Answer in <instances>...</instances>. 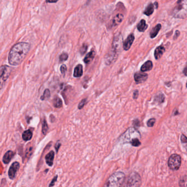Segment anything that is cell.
<instances>
[{"label": "cell", "instance_id": "1", "mask_svg": "<svg viewBox=\"0 0 187 187\" xmlns=\"http://www.w3.org/2000/svg\"><path fill=\"white\" fill-rule=\"evenodd\" d=\"M30 45L28 43H19L12 47L8 55V62L12 65H18L25 59L29 51Z\"/></svg>", "mask_w": 187, "mask_h": 187}, {"label": "cell", "instance_id": "2", "mask_svg": "<svg viewBox=\"0 0 187 187\" xmlns=\"http://www.w3.org/2000/svg\"><path fill=\"white\" fill-rule=\"evenodd\" d=\"M125 177V174L122 172L113 173L106 181L103 187H121L123 184Z\"/></svg>", "mask_w": 187, "mask_h": 187}, {"label": "cell", "instance_id": "3", "mask_svg": "<svg viewBox=\"0 0 187 187\" xmlns=\"http://www.w3.org/2000/svg\"><path fill=\"white\" fill-rule=\"evenodd\" d=\"M172 14L177 18H184L187 16V1H178L173 8Z\"/></svg>", "mask_w": 187, "mask_h": 187}, {"label": "cell", "instance_id": "4", "mask_svg": "<svg viewBox=\"0 0 187 187\" xmlns=\"http://www.w3.org/2000/svg\"><path fill=\"white\" fill-rule=\"evenodd\" d=\"M140 136L139 132L134 128H130L119 138L120 141L124 143H130L134 139Z\"/></svg>", "mask_w": 187, "mask_h": 187}, {"label": "cell", "instance_id": "5", "mask_svg": "<svg viewBox=\"0 0 187 187\" xmlns=\"http://www.w3.org/2000/svg\"><path fill=\"white\" fill-rule=\"evenodd\" d=\"M141 184V179L138 173L133 172L131 173L127 178L125 187H139Z\"/></svg>", "mask_w": 187, "mask_h": 187}, {"label": "cell", "instance_id": "6", "mask_svg": "<svg viewBox=\"0 0 187 187\" xmlns=\"http://www.w3.org/2000/svg\"><path fill=\"white\" fill-rule=\"evenodd\" d=\"M12 69L7 65H2L0 67V89L3 88L4 85L11 74Z\"/></svg>", "mask_w": 187, "mask_h": 187}, {"label": "cell", "instance_id": "7", "mask_svg": "<svg viewBox=\"0 0 187 187\" xmlns=\"http://www.w3.org/2000/svg\"><path fill=\"white\" fill-rule=\"evenodd\" d=\"M181 164V158L178 154H173L170 157L169 160V166L170 169L177 170L179 169Z\"/></svg>", "mask_w": 187, "mask_h": 187}, {"label": "cell", "instance_id": "8", "mask_svg": "<svg viewBox=\"0 0 187 187\" xmlns=\"http://www.w3.org/2000/svg\"><path fill=\"white\" fill-rule=\"evenodd\" d=\"M122 41H123V37L120 33L118 35L115 36L113 40V43H112V50L118 52V51L120 49L121 46L122 45Z\"/></svg>", "mask_w": 187, "mask_h": 187}, {"label": "cell", "instance_id": "9", "mask_svg": "<svg viewBox=\"0 0 187 187\" xmlns=\"http://www.w3.org/2000/svg\"><path fill=\"white\" fill-rule=\"evenodd\" d=\"M117 57L118 52L112 49L109 53L106 54L105 56V63L107 65H110L116 60Z\"/></svg>", "mask_w": 187, "mask_h": 187}, {"label": "cell", "instance_id": "10", "mask_svg": "<svg viewBox=\"0 0 187 187\" xmlns=\"http://www.w3.org/2000/svg\"><path fill=\"white\" fill-rule=\"evenodd\" d=\"M20 167V164L18 162H14L12 164V165H11L9 171H8V176L9 178L11 180H13L15 175L16 173L18 171V169H19Z\"/></svg>", "mask_w": 187, "mask_h": 187}, {"label": "cell", "instance_id": "11", "mask_svg": "<svg viewBox=\"0 0 187 187\" xmlns=\"http://www.w3.org/2000/svg\"><path fill=\"white\" fill-rule=\"evenodd\" d=\"M148 78V75L143 72H138L134 75L135 81L136 83L140 84L146 81Z\"/></svg>", "mask_w": 187, "mask_h": 187}, {"label": "cell", "instance_id": "12", "mask_svg": "<svg viewBox=\"0 0 187 187\" xmlns=\"http://www.w3.org/2000/svg\"><path fill=\"white\" fill-rule=\"evenodd\" d=\"M135 40V36L134 34H131L130 35L127 36V38L124 41L123 44V49L125 51H127L130 48L131 46L132 43H134Z\"/></svg>", "mask_w": 187, "mask_h": 187}, {"label": "cell", "instance_id": "13", "mask_svg": "<svg viewBox=\"0 0 187 187\" xmlns=\"http://www.w3.org/2000/svg\"><path fill=\"white\" fill-rule=\"evenodd\" d=\"M165 51V47L162 45L159 46L156 48L154 51V56L156 59H159L162 56Z\"/></svg>", "mask_w": 187, "mask_h": 187}, {"label": "cell", "instance_id": "14", "mask_svg": "<svg viewBox=\"0 0 187 187\" xmlns=\"http://www.w3.org/2000/svg\"><path fill=\"white\" fill-rule=\"evenodd\" d=\"M14 153L11 150H9L6 152V153L4 154L3 158V162L5 164H8L11 161V160L13 158L14 156Z\"/></svg>", "mask_w": 187, "mask_h": 187}, {"label": "cell", "instance_id": "15", "mask_svg": "<svg viewBox=\"0 0 187 187\" xmlns=\"http://www.w3.org/2000/svg\"><path fill=\"white\" fill-rule=\"evenodd\" d=\"M95 52L94 50H92L89 53H88L84 59V62L85 63L89 64L92 60L94 59V57L95 56Z\"/></svg>", "mask_w": 187, "mask_h": 187}, {"label": "cell", "instance_id": "16", "mask_svg": "<svg viewBox=\"0 0 187 187\" xmlns=\"http://www.w3.org/2000/svg\"><path fill=\"white\" fill-rule=\"evenodd\" d=\"M83 67L81 64H78L74 68L73 76L74 78H80L83 75Z\"/></svg>", "mask_w": 187, "mask_h": 187}, {"label": "cell", "instance_id": "17", "mask_svg": "<svg viewBox=\"0 0 187 187\" xmlns=\"http://www.w3.org/2000/svg\"><path fill=\"white\" fill-rule=\"evenodd\" d=\"M54 158V152L53 151H51L48 154H47L45 159H46L47 164L49 166H53Z\"/></svg>", "mask_w": 187, "mask_h": 187}, {"label": "cell", "instance_id": "18", "mask_svg": "<svg viewBox=\"0 0 187 187\" xmlns=\"http://www.w3.org/2000/svg\"><path fill=\"white\" fill-rule=\"evenodd\" d=\"M152 68H153V63H152V61L148 60L142 65L141 70L142 72H145V71L152 70Z\"/></svg>", "mask_w": 187, "mask_h": 187}, {"label": "cell", "instance_id": "19", "mask_svg": "<svg viewBox=\"0 0 187 187\" xmlns=\"http://www.w3.org/2000/svg\"><path fill=\"white\" fill-rule=\"evenodd\" d=\"M162 28V25L160 24H158V25H156L154 28L152 29L151 32H150V37L153 39L155 37L156 35H158V34L159 33V31L160 30V29Z\"/></svg>", "mask_w": 187, "mask_h": 187}, {"label": "cell", "instance_id": "20", "mask_svg": "<svg viewBox=\"0 0 187 187\" xmlns=\"http://www.w3.org/2000/svg\"><path fill=\"white\" fill-rule=\"evenodd\" d=\"M124 19V15L122 14H118L116 17L113 18V24L114 26H117L119 25L121 22L123 21Z\"/></svg>", "mask_w": 187, "mask_h": 187}, {"label": "cell", "instance_id": "21", "mask_svg": "<svg viewBox=\"0 0 187 187\" xmlns=\"http://www.w3.org/2000/svg\"><path fill=\"white\" fill-rule=\"evenodd\" d=\"M148 25L146 24V21L144 19H142L140 23L138 24L137 28L138 30L140 32H144L147 29Z\"/></svg>", "mask_w": 187, "mask_h": 187}, {"label": "cell", "instance_id": "22", "mask_svg": "<svg viewBox=\"0 0 187 187\" xmlns=\"http://www.w3.org/2000/svg\"><path fill=\"white\" fill-rule=\"evenodd\" d=\"M22 137L25 141H30L32 137V131H31L30 130H28L24 131V133H23V135H22Z\"/></svg>", "mask_w": 187, "mask_h": 187}, {"label": "cell", "instance_id": "23", "mask_svg": "<svg viewBox=\"0 0 187 187\" xmlns=\"http://www.w3.org/2000/svg\"><path fill=\"white\" fill-rule=\"evenodd\" d=\"M154 4H149L147 7L146 8V10L144 11V14H146L147 16H149L152 15L154 12Z\"/></svg>", "mask_w": 187, "mask_h": 187}, {"label": "cell", "instance_id": "24", "mask_svg": "<svg viewBox=\"0 0 187 187\" xmlns=\"http://www.w3.org/2000/svg\"><path fill=\"white\" fill-rule=\"evenodd\" d=\"M53 105L55 108H60L63 106V102L59 97H56L53 99Z\"/></svg>", "mask_w": 187, "mask_h": 187}, {"label": "cell", "instance_id": "25", "mask_svg": "<svg viewBox=\"0 0 187 187\" xmlns=\"http://www.w3.org/2000/svg\"><path fill=\"white\" fill-rule=\"evenodd\" d=\"M50 96V92L49 89H46L44 91L42 96L41 97V99L42 100H44L46 99H48Z\"/></svg>", "mask_w": 187, "mask_h": 187}, {"label": "cell", "instance_id": "26", "mask_svg": "<svg viewBox=\"0 0 187 187\" xmlns=\"http://www.w3.org/2000/svg\"><path fill=\"white\" fill-rule=\"evenodd\" d=\"M179 183L180 187H187V176L183 177Z\"/></svg>", "mask_w": 187, "mask_h": 187}, {"label": "cell", "instance_id": "27", "mask_svg": "<svg viewBox=\"0 0 187 187\" xmlns=\"http://www.w3.org/2000/svg\"><path fill=\"white\" fill-rule=\"evenodd\" d=\"M48 130V124L46 121V120L44 119L42 121V133L44 134H46L47 131Z\"/></svg>", "mask_w": 187, "mask_h": 187}, {"label": "cell", "instance_id": "28", "mask_svg": "<svg viewBox=\"0 0 187 187\" xmlns=\"http://www.w3.org/2000/svg\"><path fill=\"white\" fill-rule=\"evenodd\" d=\"M180 140L182 142V143L184 146V148L186 149V150L187 151V138L186 136H185L183 134H182L181 136V137H180Z\"/></svg>", "mask_w": 187, "mask_h": 187}, {"label": "cell", "instance_id": "29", "mask_svg": "<svg viewBox=\"0 0 187 187\" xmlns=\"http://www.w3.org/2000/svg\"><path fill=\"white\" fill-rule=\"evenodd\" d=\"M68 58V55L67 54V53H62L59 57V60H60V62H65V61L67 60Z\"/></svg>", "mask_w": 187, "mask_h": 187}, {"label": "cell", "instance_id": "30", "mask_svg": "<svg viewBox=\"0 0 187 187\" xmlns=\"http://www.w3.org/2000/svg\"><path fill=\"white\" fill-rule=\"evenodd\" d=\"M164 100V95H163L162 93L155 97V101H157L158 102H159L160 103L163 102Z\"/></svg>", "mask_w": 187, "mask_h": 187}, {"label": "cell", "instance_id": "31", "mask_svg": "<svg viewBox=\"0 0 187 187\" xmlns=\"http://www.w3.org/2000/svg\"><path fill=\"white\" fill-rule=\"evenodd\" d=\"M130 143L132 144V145H133L134 147H138L141 145V143L138 138H136V139H134V140H132Z\"/></svg>", "mask_w": 187, "mask_h": 187}, {"label": "cell", "instance_id": "32", "mask_svg": "<svg viewBox=\"0 0 187 187\" xmlns=\"http://www.w3.org/2000/svg\"><path fill=\"white\" fill-rule=\"evenodd\" d=\"M87 103V99H83L81 102L79 103V105H78V109H81L84 106L85 104Z\"/></svg>", "mask_w": 187, "mask_h": 187}, {"label": "cell", "instance_id": "33", "mask_svg": "<svg viewBox=\"0 0 187 187\" xmlns=\"http://www.w3.org/2000/svg\"><path fill=\"white\" fill-rule=\"evenodd\" d=\"M155 119H151L148 121L147 122V126L149 127H153L154 126V125L155 124Z\"/></svg>", "mask_w": 187, "mask_h": 187}, {"label": "cell", "instance_id": "34", "mask_svg": "<svg viewBox=\"0 0 187 187\" xmlns=\"http://www.w3.org/2000/svg\"><path fill=\"white\" fill-rule=\"evenodd\" d=\"M88 50V46L85 44H84L83 46L81 47V50H80V52L81 53V54H84L86 51Z\"/></svg>", "mask_w": 187, "mask_h": 187}, {"label": "cell", "instance_id": "35", "mask_svg": "<svg viewBox=\"0 0 187 187\" xmlns=\"http://www.w3.org/2000/svg\"><path fill=\"white\" fill-rule=\"evenodd\" d=\"M66 70H67V67H66V66L65 65H61V67H60V71H61V73L63 74H64L65 73V72L66 71Z\"/></svg>", "mask_w": 187, "mask_h": 187}, {"label": "cell", "instance_id": "36", "mask_svg": "<svg viewBox=\"0 0 187 187\" xmlns=\"http://www.w3.org/2000/svg\"><path fill=\"white\" fill-rule=\"evenodd\" d=\"M57 176H56L55 177L53 178V180H52V182H51L49 184V187H52L54 185L55 182L57 181Z\"/></svg>", "mask_w": 187, "mask_h": 187}, {"label": "cell", "instance_id": "37", "mask_svg": "<svg viewBox=\"0 0 187 187\" xmlns=\"http://www.w3.org/2000/svg\"><path fill=\"white\" fill-rule=\"evenodd\" d=\"M138 96V90H136V91H135L134 94H133L134 99H137Z\"/></svg>", "mask_w": 187, "mask_h": 187}, {"label": "cell", "instance_id": "38", "mask_svg": "<svg viewBox=\"0 0 187 187\" xmlns=\"http://www.w3.org/2000/svg\"><path fill=\"white\" fill-rule=\"evenodd\" d=\"M60 145H61V144H60L59 142H57V143H56L55 147V149H56V150H57V152L58 151V149L60 148Z\"/></svg>", "mask_w": 187, "mask_h": 187}, {"label": "cell", "instance_id": "39", "mask_svg": "<svg viewBox=\"0 0 187 187\" xmlns=\"http://www.w3.org/2000/svg\"><path fill=\"white\" fill-rule=\"evenodd\" d=\"M183 72L184 74L187 76V64H186V67L184 68L183 71Z\"/></svg>", "mask_w": 187, "mask_h": 187}, {"label": "cell", "instance_id": "40", "mask_svg": "<svg viewBox=\"0 0 187 187\" xmlns=\"http://www.w3.org/2000/svg\"><path fill=\"white\" fill-rule=\"evenodd\" d=\"M47 2H48V3H55V2H57V1H47Z\"/></svg>", "mask_w": 187, "mask_h": 187}, {"label": "cell", "instance_id": "41", "mask_svg": "<svg viewBox=\"0 0 187 187\" xmlns=\"http://www.w3.org/2000/svg\"><path fill=\"white\" fill-rule=\"evenodd\" d=\"M186 87H187V84H186Z\"/></svg>", "mask_w": 187, "mask_h": 187}]
</instances>
